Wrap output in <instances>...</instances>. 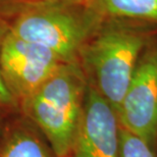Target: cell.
I'll use <instances>...</instances> for the list:
<instances>
[{"label": "cell", "instance_id": "1", "mask_svg": "<svg viewBox=\"0 0 157 157\" xmlns=\"http://www.w3.org/2000/svg\"><path fill=\"white\" fill-rule=\"evenodd\" d=\"M156 35L157 27L153 25L105 17L82 49L78 63L88 84L115 112L143 50Z\"/></svg>", "mask_w": 157, "mask_h": 157}, {"label": "cell", "instance_id": "3", "mask_svg": "<svg viewBox=\"0 0 157 157\" xmlns=\"http://www.w3.org/2000/svg\"><path fill=\"white\" fill-rule=\"evenodd\" d=\"M88 82L80 63H63L21 102L57 157H67L80 122Z\"/></svg>", "mask_w": 157, "mask_h": 157}, {"label": "cell", "instance_id": "5", "mask_svg": "<svg viewBox=\"0 0 157 157\" xmlns=\"http://www.w3.org/2000/svg\"><path fill=\"white\" fill-rule=\"evenodd\" d=\"M63 64L46 47L7 33L0 52V74L17 102L35 92Z\"/></svg>", "mask_w": 157, "mask_h": 157}, {"label": "cell", "instance_id": "12", "mask_svg": "<svg viewBox=\"0 0 157 157\" xmlns=\"http://www.w3.org/2000/svg\"><path fill=\"white\" fill-rule=\"evenodd\" d=\"M26 1V3H29V2H36V1H46V0H25ZM78 1H84V2H86L87 0H78ZM25 3V4H26Z\"/></svg>", "mask_w": 157, "mask_h": 157}, {"label": "cell", "instance_id": "10", "mask_svg": "<svg viewBox=\"0 0 157 157\" xmlns=\"http://www.w3.org/2000/svg\"><path fill=\"white\" fill-rule=\"evenodd\" d=\"M10 24L0 14V52H1L2 44L4 41L6 35L9 32ZM17 104V101L14 100L9 91L6 89L4 83H3L1 74H0V107H10Z\"/></svg>", "mask_w": 157, "mask_h": 157}, {"label": "cell", "instance_id": "2", "mask_svg": "<svg viewBox=\"0 0 157 157\" xmlns=\"http://www.w3.org/2000/svg\"><path fill=\"white\" fill-rule=\"evenodd\" d=\"M104 18L84 1H36L21 6L9 31L51 50L63 63H78L82 49Z\"/></svg>", "mask_w": 157, "mask_h": 157}, {"label": "cell", "instance_id": "9", "mask_svg": "<svg viewBox=\"0 0 157 157\" xmlns=\"http://www.w3.org/2000/svg\"><path fill=\"white\" fill-rule=\"evenodd\" d=\"M119 157H157V151L142 138L121 127Z\"/></svg>", "mask_w": 157, "mask_h": 157}, {"label": "cell", "instance_id": "6", "mask_svg": "<svg viewBox=\"0 0 157 157\" xmlns=\"http://www.w3.org/2000/svg\"><path fill=\"white\" fill-rule=\"evenodd\" d=\"M119 121L113 107L88 84L67 157H119Z\"/></svg>", "mask_w": 157, "mask_h": 157}, {"label": "cell", "instance_id": "7", "mask_svg": "<svg viewBox=\"0 0 157 157\" xmlns=\"http://www.w3.org/2000/svg\"><path fill=\"white\" fill-rule=\"evenodd\" d=\"M104 17L125 18L157 27V0H87Z\"/></svg>", "mask_w": 157, "mask_h": 157}, {"label": "cell", "instance_id": "4", "mask_svg": "<svg viewBox=\"0 0 157 157\" xmlns=\"http://www.w3.org/2000/svg\"><path fill=\"white\" fill-rule=\"evenodd\" d=\"M117 114L121 128L157 151V35L143 50Z\"/></svg>", "mask_w": 157, "mask_h": 157}, {"label": "cell", "instance_id": "11", "mask_svg": "<svg viewBox=\"0 0 157 157\" xmlns=\"http://www.w3.org/2000/svg\"><path fill=\"white\" fill-rule=\"evenodd\" d=\"M26 1L25 0H0V10L2 9H8L10 7H18L24 5Z\"/></svg>", "mask_w": 157, "mask_h": 157}, {"label": "cell", "instance_id": "8", "mask_svg": "<svg viewBox=\"0 0 157 157\" xmlns=\"http://www.w3.org/2000/svg\"><path fill=\"white\" fill-rule=\"evenodd\" d=\"M0 157H57L47 142L28 128H17L3 144Z\"/></svg>", "mask_w": 157, "mask_h": 157}]
</instances>
